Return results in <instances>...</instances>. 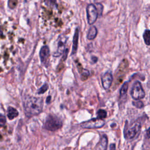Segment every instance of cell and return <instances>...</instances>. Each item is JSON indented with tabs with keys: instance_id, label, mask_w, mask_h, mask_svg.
<instances>
[{
	"instance_id": "cell-21",
	"label": "cell",
	"mask_w": 150,
	"mask_h": 150,
	"mask_svg": "<svg viewBox=\"0 0 150 150\" xmlns=\"http://www.w3.org/2000/svg\"><path fill=\"white\" fill-rule=\"evenodd\" d=\"M6 122V118L4 115L0 114V127L4 125Z\"/></svg>"
},
{
	"instance_id": "cell-22",
	"label": "cell",
	"mask_w": 150,
	"mask_h": 150,
	"mask_svg": "<svg viewBox=\"0 0 150 150\" xmlns=\"http://www.w3.org/2000/svg\"><path fill=\"white\" fill-rule=\"evenodd\" d=\"M45 4L47 5H54V4L52 2H56V0H45Z\"/></svg>"
},
{
	"instance_id": "cell-1",
	"label": "cell",
	"mask_w": 150,
	"mask_h": 150,
	"mask_svg": "<svg viewBox=\"0 0 150 150\" xmlns=\"http://www.w3.org/2000/svg\"><path fill=\"white\" fill-rule=\"evenodd\" d=\"M43 100L39 97L26 96L23 100V108L25 115L28 117L37 115L43 108Z\"/></svg>"
},
{
	"instance_id": "cell-26",
	"label": "cell",
	"mask_w": 150,
	"mask_h": 150,
	"mask_svg": "<svg viewBox=\"0 0 150 150\" xmlns=\"http://www.w3.org/2000/svg\"><path fill=\"white\" fill-rule=\"evenodd\" d=\"M146 136L148 138H150V128L146 131Z\"/></svg>"
},
{
	"instance_id": "cell-10",
	"label": "cell",
	"mask_w": 150,
	"mask_h": 150,
	"mask_svg": "<svg viewBox=\"0 0 150 150\" xmlns=\"http://www.w3.org/2000/svg\"><path fill=\"white\" fill-rule=\"evenodd\" d=\"M79 34V28H77L75 30V32H74L73 39V46H72L71 54H74L76 53V51L77 49V45H78Z\"/></svg>"
},
{
	"instance_id": "cell-9",
	"label": "cell",
	"mask_w": 150,
	"mask_h": 150,
	"mask_svg": "<svg viewBox=\"0 0 150 150\" xmlns=\"http://www.w3.org/2000/svg\"><path fill=\"white\" fill-rule=\"evenodd\" d=\"M49 53L50 50L47 46H44L41 48L39 53V56L41 62L42 63H46L49 56Z\"/></svg>"
},
{
	"instance_id": "cell-24",
	"label": "cell",
	"mask_w": 150,
	"mask_h": 150,
	"mask_svg": "<svg viewBox=\"0 0 150 150\" xmlns=\"http://www.w3.org/2000/svg\"><path fill=\"white\" fill-rule=\"evenodd\" d=\"M82 75L85 76V77H87L89 75V71L87 70L84 69L83 71L82 72Z\"/></svg>"
},
{
	"instance_id": "cell-16",
	"label": "cell",
	"mask_w": 150,
	"mask_h": 150,
	"mask_svg": "<svg viewBox=\"0 0 150 150\" xmlns=\"http://www.w3.org/2000/svg\"><path fill=\"white\" fill-rule=\"evenodd\" d=\"M97 118L100 119H104L107 117V112L104 110H98L97 112Z\"/></svg>"
},
{
	"instance_id": "cell-28",
	"label": "cell",
	"mask_w": 150,
	"mask_h": 150,
	"mask_svg": "<svg viewBox=\"0 0 150 150\" xmlns=\"http://www.w3.org/2000/svg\"><path fill=\"white\" fill-rule=\"evenodd\" d=\"M92 60L94 62V63H96L97 61V58L96 57H92Z\"/></svg>"
},
{
	"instance_id": "cell-14",
	"label": "cell",
	"mask_w": 150,
	"mask_h": 150,
	"mask_svg": "<svg viewBox=\"0 0 150 150\" xmlns=\"http://www.w3.org/2000/svg\"><path fill=\"white\" fill-rule=\"evenodd\" d=\"M143 38L146 45H150V30L146 29L143 34Z\"/></svg>"
},
{
	"instance_id": "cell-6",
	"label": "cell",
	"mask_w": 150,
	"mask_h": 150,
	"mask_svg": "<svg viewBox=\"0 0 150 150\" xmlns=\"http://www.w3.org/2000/svg\"><path fill=\"white\" fill-rule=\"evenodd\" d=\"M67 40V37L61 35H60L57 40V48L56 52L53 53V56L55 57L59 56L63 53L64 51L65 45L66 43V41Z\"/></svg>"
},
{
	"instance_id": "cell-27",
	"label": "cell",
	"mask_w": 150,
	"mask_h": 150,
	"mask_svg": "<svg viewBox=\"0 0 150 150\" xmlns=\"http://www.w3.org/2000/svg\"><path fill=\"white\" fill-rule=\"evenodd\" d=\"M50 100H51V96H49L47 97V98H46V103H47V104L49 103L50 101Z\"/></svg>"
},
{
	"instance_id": "cell-2",
	"label": "cell",
	"mask_w": 150,
	"mask_h": 150,
	"mask_svg": "<svg viewBox=\"0 0 150 150\" xmlns=\"http://www.w3.org/2000/svg\"><path fill=\"white\" fill-rule=\"evenodd\" d=\"M62 121L55 115H49L44 123L43 128L47 130L54 131L60 129L62 127Z\"/></svg>"
},
{
	"instance_id": "cell-25",
	"label": "cell",
	"mask_w": 150,
	"mask_h": 150,
	"mask_svg": "<svg viewBox=\"0 0 150 150\" xmlns=\"http://www.w3.org/2000/svg\"><path fill=\"white\" fill-rule=\"evenodd\" d=\"M110 150H115V144H111L110 145Z\"/></svg>"
},
{
	"instance_id": "cell-13",
	"label": "cell",
	"mask_w": 150,
	"mask_h": 150,
	"mask_svg": "<svg viewBox=\"0 0 150 150\" xmlns=\"http://www.w3.org/2000/svg\"><path fill=\"white\" fill-rule=\"evenodd\" d=\"M107 143H108V139L107 137L105 135H103L101 138L99 148L100 150H106L107 146Z\"/></svg>"
},
{
	"instance_id": "cell-3",
	"label": "cell",
	"mask_w": 150,
	"mask_h": 150,
	"mask_svg": "<svg viewBox=\"0 0 150 150\" xmlns=\"http://www.w3.org/2000/svg\"><path fill=\"white\" fill-rule=\"evenodd\" d=\"M145 91L139 81H136L132 86L131 91V95L133 99L135 100H140L144 97L145 96Z\"/></svg>"
},
{
	"instance_id": "cell-18",
	"label": "cell",
	"mask_w": 150,
	"mask_h": 150,
	"mask_svg": "<svg viewBox=\"0 0 150 150\" xmlns=\"http://www.w3.org/2000/svg\"><path fill=\"white\" fill-rule=\"evenodd\" d=\"M48 89V85L47 84L45 83L44 84L39 90H38V94H43L46 91H47V90Z\"/></svg>"
},
{
	"instance_id": "cell-23",
	"label": "cell",
	"mask_w": 150,
	"mask_h": 150,
	"mask_svg": "<svg viewBox=\"0 0 150 150\" xmlns=\"http://www.w3.org/2000/svg\"><path fill=\"white\" fill-rule=\"evenodd\" d=\"M67 53H68V49H66L64 50V51L63 52V57H62V59L63 60H65L66 59L67 56Z\"/></svg>"
},
{
	"instance_id": "cell-20",
	"label": "cell",
	"mask_w": 150,
	"mask_h": 150,
	"mask_svg": "<svg viewBox=\"0 0 150 150\" xmlns=\"http://www.w3.org/2000/svg\"><path fill=\"white\" fill-rule=\"evenodd\" d=\"M17 4L16 0H9L8 1V6L11 8H13L16 6Z\"/></svg>"
},
{
	"instance_id": "cell-11",
	"label": "cell",
	"mask_w": 150,
	"mask_h": 150,
	"mask_svg": "<svg viewBox=\"0 0 150 150\" xmlns=\"http://www.w3.org/2000/svg\"><path fill=\"white\" fill-rule=\"evenodd\" d=\"M18 111L12 107H9L7 110V117L9 120H13L18 115Z\"/></svg>"
},
{
	"instance_id": "cell-15",
	"label": "cell",
	"mask_w": 150,
	"mask_h": 150,
	"mask_svg": "<svg viewBox=\"0 0 150 150\" xmlns=\"http://www.w3.org/2000/svg\"><path fill=\"white\" fill-rule=\"evenodd\" d=\"M128 88V82H125L122 86V87L120 90V96H124V95L126 94L127 92V90Z\"/></svg>"
},
{
	"instance_id": "cell-19",
	"label": "cell",
	"mask_w": 150,
	"mask_h": 150,
	"mask_svg": "<svg viewBox=\"0 0 150 150\" xmlns=\"http://www.w3.org/2000/svg\"><path fill=\"white\" fill-rule=\"evenodd\" d=\"M132 104L133 105L136 107L137 108H142L144 106V104H143V103L141 101H139V100H136V101H134L132 102Z\"/></svg>"
},
{
	"instance_id": "cell-12",
	"label": "cell",
	"mask_w": 150,
	"mask_h": 150,
	"mask_svg": "<svg viewBox=\"0 0 150 150\" xmlns=\"http://www.w3.org/2000/svg\"><path fill=\"white\" fill-rule=\"evenodd\" d=\"M97 35V30L96 26H91L88 30L87 38L88 40H93L94 39Z\"/></svg>"
},
{
	"instance_id": "cell-29",
	"label": "cell",
	"mask_w": 150,
	"mask_h": 150,
	"mask_svg": "<svg viewBox=\"0 0 150 150\" xmlns=\"http://www.w3.org/2000/svg\"><path fill=\"white\" fill-rule=\"evenodd\" d=\"M2 34H3V33H2V29H1V28H0V37L2 36Z\"/></svg>"
},
{
	"instance_id": "cell-17",
	"label": "cell",
	"mask_w": 150,
	"mask_h": 150,
	"mask_svg": "<svg viewBox=\"0 0 150 150\" xmlns=\"http://www.w3.org/2000/svg\"><path fill=\"white\" fill-rule=\"evenodd\" d=\"M94 5L96 7V9H97V11L98 12V15L101 16L102 15L103 11V5L101 4H99V3H97Z\"/></svg>"
},
{
	"instance_id": "cell-5",
	"label": "cell",
	"mask_w": 150,
	"mask_h": 150,
	"mask_svg": "<svg viewBox=\"0 0 150 150\" xmlns=\"http://www.w3.org/2000/svg\"><path fill=\"white\" fill-rule=\"evenodd\" d=\"M87 17L88 24H93L97 20L98 17V12L96 7L93 4H89L87 6Z\"/></svg>"
},
{
	"instance_id": "cell-4",
	"label": "cell",
	"mask_w": 150,
	"mask_h": 150,
	"mask_svg": "<svg viewBox=\"0 0 150 150\" xmlns=\"http://www.w3.org/2000/svg\"><path fill=\"white\" fill-rule=\"evenodd\" d=\"M105 124L103 119H100L98 118H93L88 121H85L81 124V127L83 128H98L102 127Z\"/></svg>"
},
{
	"instance_id": "cell-7",
	"label": "cell",
	"mask_w": 150,
	"mask_h": 150,
	"mask_svg": "<svg viewBox=\"0 0 150 150\" xmlns=\"http://www.w3.org/2000/svg\"><path fill=\"white\" fill-rule=\"evenodd\" d=\"M141 129V125L138 123L135 124L133 126L127 128L125 129L124 136L127 139H132L135 137L136 134Z\"/></svg>"
},
{
	"instance_id": "cell-8",
	"label": "cell",
	"mask_w": 150,
	"mask_h": 150,
	"mask_svg": "<svg viewBox=\"0 0 150 150\" xmlns=\"http://www.w3.org/2000/svg\"><path fill=\"white\" fill-rule=\"evenodd\" d=\"M102 85L104 89L107 90L110 88L112 81V76L109 72H106L101 77Z\"/></svg>"
}]
</instances>
